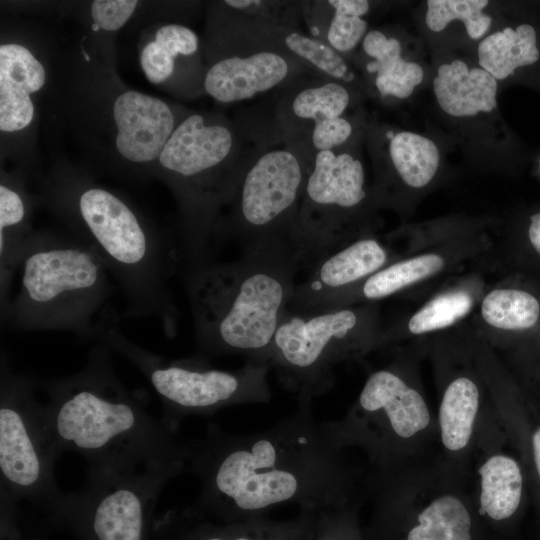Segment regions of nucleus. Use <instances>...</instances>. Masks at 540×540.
Listing matches in <instances>:
<instances>
[{
    "mask_svg": "<svg viewBox=\"0 0 540 540\" xmlns=\"http://www.w3.org/2000/svg\"><path fill=\"white\" fill-rule=\"evenodd\" d=\"M531 223L528 229V236L531 244L540 254V213L530 217Z\"/></svg>",
    "mask_w": 540,
    "mask_h": 540,
    "instance_id": "obj_36",
    "label": "nucleus"
},
{
    "mask_svg": "<svg viewBox=\"0 0 540 540\" xmlns=\"http://www.w3.org/2000/svg\"><path fill=\"white\" fill-rule=\"evenodd\" d=\"M206 540H224V539H222L220 537H211V538H208ZM232 540H254V539H250V538H247V537H236V538H234Z\"/></svg>",
    "mask_w": 540,
    "mask_h": 540,
    "instance_id": "obj_38",
    "label": "nucleus"
},
{
    "mask_svg": "<svg viewBox=\"0 0 540 540\" xmlns=\"http://www.w3.org/2000/svg\"><path fill=\"white\" fill-rule=\"evenodd\" d=\"M472 307V298L465 292L439 295L416 312L408 323L412 334H422L454 324Z\"/></svg>",
    "mask_w": 540,
    "mask_h": 540,
    "instance_id": "obj_34",
    "label": "nucleus"
},
{
    "mask_svg": "<svg viewBox=\"0 0 540 540\" xmlns=\"http://www.w3.org/2000/svg\"><path fill=\"white\" fill-rule=\"evenodd\" d=\"M96 340L125 357L147 378L166 409V420L176 426L181 416L212 413L235 404L270 398L268 366L248 362L238 370H221L202 358L170 359L127 338L108 319Z\"/></svg>",
    "mask_w": 540,
    "mask_h": 540,
    "instance_id": "obj_8",
    "label": "nucleus"
},
{
    "mask_svg": "<svg viewBox=\"0 0 540 540\" xmlns=\"http://www.w3.org/2000/svg\"><path fill=\"white\" fill-rule=\"evenodd\" d=\"M487 0H428L425 21L434 32L442 31L451 21L459 19L472 39H478L491 25L492 18L482 12Z\"/></svg>",
    "mask_w": 540,
    "mask_h": 540,
    "instance_id": "obj_32",
    "label": "nucleus"
},
{
    "mask_svg": "<svg viewBox=\"0 0 540 540\" xmlns=\"http://www.w3.org/2000/svg\"><path fill=\"white\" fill-rule=\"evenodd\" d=\"M312 161L282 139L263 141L221 214L216 248L233 240L241 255L294 261L292 237Z\"/></svg>",
    "mask_w": 540,
    "mask_h": 540,
    "instance_id": "obj_7",
    "label": "nucleus"
},
{
    "mask_svg": "<svg viewBox=\"0 0 540 540\" xmlns=\"http://www.w3.org/2000/svg\"><path fill=\"white\" fill-rule=\"evenodd\" d=\"M418 524L406 540H472L471 517L463 502L442 495L427 505L417 517Z\"/></svg>",
    "mask_w": 540,
    "mask_h": 540,
    "instance_id": "obj_29",
    "label": "nucleus"
},
{
    "mask_svg": "<svg viewBox=\"0 0 540 540\" xmlns=\"http://www.w3.org/2000/svg\"><path fill=\"white\" fill-rule=\"evenodd\" d=\"M50 205L119 283L127 314L157 319L168 337L179 311L169 281L180 262L164 238L123 196L84 176L61 173L47 186Z\"/></svg>",
    "mask_w": 540,
    "mask_h": 540,
    "instance_id": "obj_3",
    "label": "nucleus"
},
{
    "mask_svg": "<svg viewBox=\"0 0 540 540\" xmlns=\"http://www.w3.org/2000/svg\"><path fill=\"white\" fill-rule=\"evenodd\" d=\"M175 466L142 470H88L84 486L63 505L88 513L96 540H142L145 516L165 485L184 471Z\"/></svg>",
    "mask_w": 540,
    "mask_h": 540,
    "instance_id": "obj_12",
    "label": "nucleus"
},
{
    "mask_svg": "<svg viewBox=\"0 0 540 540\" xmlns=\"http://www.w3.org/2000/svg\"><path fill=\"white\" fill-rule=\"evenodd\" d=\"M361 315L346 307L316 312L288 310L281 320L266 365L302 399L327 390L333 366L347 357L360 337Z\"/></svg>",
    "mask_w": 540,
    "mask_h": 540,
    "instance_id": "obj_11",
    "label": "nucleus"
},
{
    "mask_svg": "<svg viewBox=\"0 0 540 540\" xmlns=\"http://www.w3.org/2000/svg\"><path fill=\"white\" fill-rule=\"evenodd\" d=\"M211 54L203 91L224 104L248 100L301 77L314 76L293 57L271 48L235 45Z\"/></svg>",
    "mask_w": 540,
    "mask_h": 540,
    "instance_id": "obj_13",
    "label": "nucleus"
},
{
    "mask_svg": "<svg viewBox=\"0 0 540 540\" xmlns=\"http://www.w3.org/2000/svg\"><path fill=\"white\" fill-rule=\"evenodd\" d=\"M478 408V388L470 379L457 378L446 388L439 408V424L443 445L448 450L458 451L467 446Z\"/></svg>",
    "mask_w": 540,
    "mask_h": 540,
    "instance_id": "obj_27",
    "label": "nucleus"
},
{
    "mask_svg": "<svg viewBox=\"0 0 540 540\" xmlns=\"http://www.w3.org/2000/svg\"><path fill=\"white\" fill-rule=\"evenodd\" d=\"M46 83L42 62L23 44L0 45V131H24L35 118L33 96Z\"/></svg>",
    "mask_w": 540,
    "mask_h": 540,
    "instance_id": "obj_18",
    "label": "nucleus"
},
{
    "mask_svg": "<svg viewBox=\"0 0 540 540\" xmlns=\"http://www.w3.org/2000/svg\"><path fill=\"white\" fill-rule=\"evenodd\" d=\"M444 263V259L437 254L420 255L394 263L364 280L360 293L369 300L387 297L439 272Z\"/></svg>",
    "mask_w": 540,
    "mask_h": 540,
    "instance_id": "obj_30",
    "label": "nucleus"
},
{
    "mask_svg": "<svg viewBox=\"0 0 540 540\" xmlns=\"http://www.w3.org/2000/svg\"><path fill=\"white\" fill-rule=\"evenodd\" d=\"M433 88L440 107L452 116H473L497 106L496 79L482 68L470 70L461 60L441 65Z\"/></svg>",
    "mask_w": 540,
    "mask_h": 540,
    "instance_id": "obj_21",
    "label": "nucleus"
},
{
    "mask_svg": "<svg viewBox=\"0 0 540 540\" xmlns=\"http://www.w3.org/2000/svg\"><path fill=\"white\" fill-rule=\"evenodd\" d=\"M297 271L290 258L246 255L187 269L185 285L201 353L245 355L248 362L266 365L290 307Z\"/></svg>",
    "mask_w": 540,
    "mask_h": 540,
    "instance_id": "obj_5",
    "label": "nucleus"
},
{
    "mask_svg": "<svg viewBox=\"0 0 540 540\" xmlns=\"http://www.w3.org/2000/svg\"><path fill=\"white\" fill-rule=\"evenodd\" d=\"M223 114L185 111L156 163L179 207V259L186 270L212 262L224 208L262 143Z\"/></svg>",
    "mask_w": 540,
    "mask_h": 540,
    "instance_id": "obj_4",
    "label": "nucleus"
},
{
    "mask_svg": "<svg viewBox=\"0 0 540 540\" xmlns=\"http://www.w3.org/2000/svg\"><path fill=\"white\" fill-rule=\"evenodd\" d=\"M200 41L189 27L168 23L160 26L154 39L140 52V65L147 80L162 84L170 80L181 67L205 73L199 58Z\"/></svg>",
    "mask_w": 540,
    "mask_h": 540,
    "instance_id": "obj_23",
    "label": "nucleus"
},
{
    "mask_svg": "<svg viewBox=\"0 0 540 540\" xmlns=\"http://www.w3.org/2000/svg\"><path fill=\"white\" fill-rule=\"evenodd\" d=\"M339 440L333 424L317 422L310 399L273 427L246 435L215 428L197 442L189 469L201 500L241 513L283 503L327 507L341 496Z\"/></svg>",
    "mask_w": 540,
    "mask_h": 540,
    "instance_id": "obj_1",
    "label": "nucleus"
},
{
    "mask_svg": "<svg viewBox=\"0 0 540 540\" xmlns=\"http://www.w3.org/2000/svg\"><path fill=\"white\" fill-rule=\"evenodd\" d=\"M359 408L366 414H381L396 436L411 438L424 430L430 413L423 397L388 370L372 373L360 393Z\"/></svg>",
    "mask_w": 540,
    "mask_h": 540,
    "instance_id": "obj_19",
    "label": "nucleus"
},
{
    "mask_svg": "<svg viewBox=\"0 0 540 540\" xmlns=\"http://www.w3.org/2000/svg\"><path fill=\"white\" fill-rule=\"evenodd\" d=\"M362 48L372 59L365 68L368 73L375 74L374 84L382 97L407 98L421 83V66L402 58V47L397 38L387 37L379 30H371L365 35Z\"/></svg>",
    "mask_w": 540,
    "mask_h": 540,
    "instance_id": "obj_24",
    "label": "nucleus"
},
{
    "mask_svg": "<svg viewBox=\"0 0 540 540\" xmlns=\"http://www.w3.org/2000/svg\"><path fill=\"white\" fill-rule=\"evenodd\" d=\"M46 414L28 377L4 364L0 390V472L2 496L62 506L65 494L54 477L61 454Z\"/></svg>",
    "mask_w": 540,
    "mask_h": 540,
    "instance_id": "obj_9",
    "label": "nucleus"
},
{
    "mask_svg": "<svg viewBox=\"0 0 540 540\" xmlns=\"http://www.w3.org/2000/svg\"><path fill=\"white\" fill-rule=\"evenodd\" d=\"M225 15L278 26L300 28L301 1L225 0L215 5Z\"/></svg>",
    "mask_w": 540,
    "mask_h": 540,
    "instance_id": "obj_33",
    "label": "nucleus"
},
{
    "mask_svg": "<svg viewBox=\"0 0 540 540\" xmlns=\"http://www.w3.org/2000/svg\"><path fill=\"white\" fill-rule=\"evenodd\" d=\"M481 313L483 319L495 328L523 330L537 323L540 304L528 292L516 289H496L484 298Z\"/></svg>",
    "mask_w": 540,
    "mask_h": 540,
    "instance_id": "obj_31",
    "label": "nucleus"
},
{
    "mask_svg": "<svg viewBox=\"0 0 540 540\" xmlns=\"http://www.w3.org/2000/svg\"><path fill=\"white\" fill-rule=\"evenodd\" d=\"M31 203L23 185L4 177L0 185V300L1 316L7 311L13 279L31 237Z\"/></svg>",
    "mask_w": 540,
    "mask_h": 540,
    "instance_id": "obj_20",
    "label": "nucleus"
},
{
    "mask_svg": "<svg viewBox=\"0 0 540 540\" xmlns=\"http://www.w3.org/2000/svg\"><path fill=\"white\" fill-rule=\"evenodd\" d=\"M539 56L535 29L528 24L491 34L478 46L481 68L496 80L507 78L518 67L535 63Z\"/></svg>",
    "mask_w": 540,
    "mask_h": 540,
    "instance_id": "obj_25",
    "label": "nucleus"
},
{
    "mask_svg": "<svg viewBox=\"0 0 540 540\" xmlns=\"http://www.w3.org/2000/svg\"><path fill=\"white\" fill-rule=\"evenodd\" d=\"M138 3L132 0H96L91 4V17L101 30L114 32L127 23Z\"/></svg>",
    "mask_w": 540,
    "mask_h": 540,
    "instance_id": "obj_35",
    "label": "nucleus"
},
{
    "mask_svg": "<svg viewBox=\"0 0 540 540\" xmlns=\"http://www.w3.org/2000/svg\"><path fill=\"white\" fill-rule=\"evenodd\" d=\"M387 261L383 246L372 238L358 239L331 252L296 284L289 310L316 312L331 308L349 288L379 271Z\"/></svg>",
    "mask_w": 540,
    "mask_h": 540,
    "instance_id": "obj_16",
    "label": "nucleus"
},
{
    "mask_svg": "<svg viewBox=\"0 0 540 540\" xmlns=\"http://www.w3.org/2000/svg\"><path fill=\"white\" fill-rule=\"evenodd\" d=\"M278 92L266 125L273 136L292 145H300L315 124L344 116L351 104L347 85L315 76L301 77Z\"/></svg>",
    "mask_w": 540,
    "mask_h": 540,
    "instance_id": "obj_17",
    "label": "nucleus"
},
{
    "mask_svg": "<svg viewBox=\"0 0 540 540\" xmlns=\"http://www.w3.org/2000/svg\"><path fill=\"white\" fill-rule=\"evenodd\" d=\"M303 21L309 34L344 56L367 34V0L301 1Z\"/></svg>",
    "mask_w": 540,
    "mask_h": 540,
    "instance_id": "obj_22",
    "label": "nucleus"
},
{
    "mask_svg": "<svg viewBox=\"0 0 540 540\" xmlns=\"http://www.w3.org/2000/svg\"><path fill=\"white\" fill-rule=\"evenodd\" d=\"M18 292L2 323L20 331H68L96 339L113 317L108 271L95 253L74 235L34 231L24 248Z\"/></svg>",
    "mask_w": 540,
    "mask_h": 540,
    "instance_id": "obj_6",
    "label": "nucleus"
},
{
    "mask_svg": "<svg viewBox=\"0 0 540 540\" xmlns=\"http://www.w3.org/2000/svg\"><path fill=\"white\" fill-rule=\"evenodd\" d=\"M110 349L99 343L77 372L45 381V410L61 450L81 455L94 470L189 468L196 443L152 415L117 377Z\"/></svg>",
    "mask_w": 540,
    "mask_h": 540,
    "instance_id": "obj_2",
    "label": "nucleus"
},
{
    "mask_svg": "<svg viewBox=\"0 0 540 540\" xmlns=\"http://www.w3.org/2000/svg\"><path fill=\"white\" fill-rule=\"evenodd\" d=\"M532 443H533L535 464H536L537 471L540 477V427L534 432Z\"/></svg>",
    "mask_w": 540,
    "mask_h": 540,
    "instance_id": "obj_37",
    "label": "nucleus"
},
{
    "mask_svg": "<svg viewBox=\"0 0 540 540\" xmlns=\"http://www.w3.org/2000/svg\"><path fill=\"white\" fill-rule=\"evenodd\" d=\"M212 52L235 45H251L283 52L302 63L314 76L347 86L356 81L343 55L301 29L231 17L215 9Z\"/></svg>",
    "mask_w": 540,
    "mask_h": 540,
    "instance_id": "obj_14",
    "label": "nucleus"
},
{
    "mask_svg": "<svg viewBox=\"0 0 540 540\" xmlns=\"http://www.w3.org/2000/svg\"><path fill=\"white\" fill-rule=\"evenodd\" d=\"M364 185L363 164L346 148L314 156L291 244L298 270L345 246L347 222L367 198Z\"/></svg>",
    "mask_w": 540,
    "mask_h": 540,
    "instance_id": "obj_10",
    "label": "nucleus"
},
{
    "mask_svg": "<svg viewBox=\"0 0 540 540\" xmlns=\"http://www.w3.org/2000/svg\"><path fill=\"white\" fill-rule=\"evenodd\" d=\"M184 112L179 114L158 97L123 90L111 104L113 145L117 154L126 164H156Z\"/></svg>",
    "mask_w": 540,
    "mask_h": 540,
    "instance_id": "obj_15",
    "label": "nucleus"
},
{
    "mask_svg": "<svg viewBox=\"0 0 540 540\" xmlns=\"http://www.w3.org/2000/svg\"><path fill=\"white\" fill-rule=\"evenodd\" d=\"M388 156L397 174L410 187L420 188L434 177L439 166L435 143L419 134L386 131Z\"/></svg>",
    "mask_w": 540,
    "mask_h": 540,
    "instance_id": "obj_28",
    "label": "nucleus"
},
{
    "mask_svg": "<svg viewBox=\"0 0 540 540\" xmlns=\"http://www.w3.org/2000/svg\"><path fill=\"white\" fill-rule=\"evenodd\" d=\"M480 513L507 519L517 510L522 494L521 470L510 457L493 455L480 467Z\"/></svg>",
    "mask_w": 540,
    "mask_h": 540,
    "instance_id": "obj_26",
    "label": "nucleus"
}]
</instances>
